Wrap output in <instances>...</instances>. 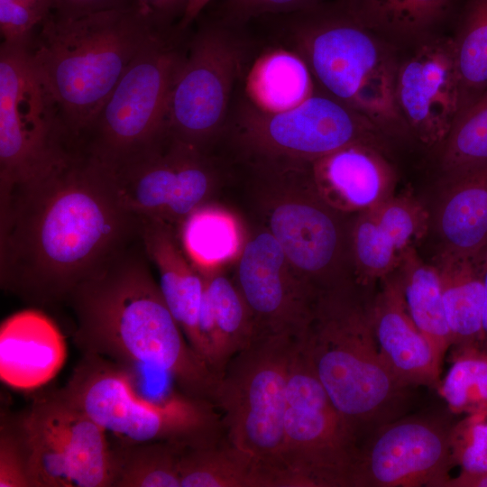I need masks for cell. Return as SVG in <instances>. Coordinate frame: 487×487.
<instances>
[{
	"label": "cell",
	"mask_w": 487,
	"mask_h": 487,
	"mask_svg": "<svg viewBox=\"0 0 487 487\" xmlns=\"http://www.w3.org/2000/svg\"><path fill=\"white\" fill-rule=\"evenodd\" d=\"M110 170L74 151L0 195L1 287L35 306L66 302L81 282L142 238Z\"/></svg>",
	"instance_id": "1"
},
{
	"label": "cell",
	"mask_w": 487,
	"mask_h": 487,
	"mask_svg": "<svg viewBox=\"0 0 487 487\" xmlns=\"http://www.w3.org/2000/svg\"><path fill=\"white\" fill-rule=\"evenodd\" d=\"M149 262L141 238L74 289L65 302L74 344L124 368L163 372L183 395L214 404L220 377L187 341Z\"/></svg>",
	"instance_id": "2"
},
{
	"label": "cell",
	"mask_w": 487,
	"mask_h": 487,
	"mask_svg": "<svg viewBox=\"0 0 487 487\" xmlns=\"http://www.w3.org/2000/svg\"><path fill=\"white\" fill-rule=\"evenodd\" d=\"M265 21L260 39L296 52L325 93L349 106L388 138L410 133L400 113V60L391 42L354 19L335 0Z\"/></svg>",
	"instance_id": "3"
},
{
	"label": "cell",
	"mask_w": 487,
	"mask_h": 487,
	"mask_svg": "<svg viewBox=\"0 0 487 487\" xmlns=\"http://www.w3.org/2000/svg\"><path fill=\"white\" fill-rule=\"evenodd\" d=\"M161 30L136 6L77 18L51 13L41 23L27 48L30 60L77 145L130 64Z\"/></svg>",
	"instance_id": "4"
},
{
	"label": "cell",
	"mask_w": 487,
	"mask_h": 487,
	"mask_svg": "<svg viewBox=\"0 0 487 487\" xmlns=\"http://www.w3.org/2000/svg\"><path fill=\"white\" fill-rule=\"evenodd\" d=\"M357 287L348 282L318 292L300 342L316 376L360 442L401 417L409 387L386 363L372 327V298Z\"/></svg>",
	"instance_id": "5"
},
{
	"label": "cell",
	"mask_w": 487,
	"mask_h": 487,
	"mask_svg": "<svg viewBox=\"0 0 487 487\" xmlns=\"http://www.w3.org/2000/svg\"><path fill=\"white\" fill-rule=\"evenodd\" d=\"M190 32L176 24L152 38L78 137L82 152L115 172L163 136Z\"/></svg>",
	"instance_id": "6"
},
{
	"label": "cell",
	"mask_w": 487,
	"mask_h": 487,
	"mask_svg": "<svg viewBox=\"0 0 487 487\" xmlns=\"http://www.w3.org/2000/svg\"><path fill=\"white\" fill-rule=\"evenodd\" d=\"M130 374L98 355L83 354L61 393L106 433L131 443L185 446L224 433L214 404L179 393L157 401L140 396Z\"/></svg>",
	"instance_id": "7"
},
{
	"label": "cell",
	"mask_w": 487,
	"mask_h": 487,
	"mask_svg": "<svg viewBox=\"0 0 487 487\" xmlns=\"http://www.w3.org/2000/svg\"><path fill=\"white\" fill-rule=\"evenodd\" d=\"M199 17L171 90L166 132L210 152L226 127L255 36L249 25H233L213 14Z\"/></svg>",
	"instance_id": "8"
},
{
	"label": "cell",
	"mask_w": 487,
	"mask_h": 487,
	"mask_svg": "<svg viewBox=\"0 0 487 487\" xmlns=\"http://www.w3.org/2000/svg\"><path fill=\"white\" fill-rule=\"evenodd\" d=\"M298 339L286 334H255L228 363L214 404L232 446L290 476L300 487L283 460L286 389Z\"/></svg>",
	"instance_id": "9"
},
{
	"label": "cell",
	"mask_w": 487,
	"mask_h": 487,
	"mask_svg": "<svg viewBox=\"0 0 487 487\" xmlns=\"http://www.w3.org/2000/svg\"><path fill=\"white\" fill-rule=\"evenodd\" d=\"M223 136L253 164L264 165L308 164L356 142L385 150L389 139L319 87L302 102L280 111L259 110L234 98Z\"/></svg>",
	"instance_id": "10"
},
{
	"label": "cell",
	"mask_w": 487,
	"mask_h": 487,
	"mask_svg": "<svg viewBox=\"0 0 487 487\" xmlns=\"http://www.w3.org/2000/svg\"><path fill=\"white\" fill-rule=\"evenodd\" d=\"M78 146L26 47L0 48V195L69 156Z\"/></svg>",
	"instance_id": "11"
},
{
	"label": "cell",
	"mask_w": 487,
	"mask_h": 487,
	"mask_svg": "<svg viewBox=\"0 0 487 487\" xmlns=\"http://www.w3.org/2000/svg\"><path fill=\"white\" fill-rule=\"evenodd\" d=\"M283 460L300 487H350L359 439L298 339L286 389Z\"/></svg>",
	"instance_id": "12"
},
{
	"label": "cell",
	"mask_w": 487,
	"mask_h": 487,
	"mask_svg": "<svg viewBox=\"0 0 487 487\" xmlns=\"http://www.w3.org/2000/svg\"><path fill=\"white\" fill-rule=\"evenodd\" d=\"M123 207L142 221L178 232L207 199L217 179L210 152L185 144L166 132L150 149L111 172Z\"/></svg>",
	"instance_id": "13"
},
{
	"label": "cell",
	"mask_w": 487,
	"mask_h": 487,
	"mask_svg": "<svg viewBox=\"0 0 487 487\" xmlns=\"http://www.w3.org/2000/svg\"><path fill=\"white\" fill-rule=\"evenodd\" d=\"M451 427L420 417L381 426L360 441L350 487H436L454 464Z\"/></svg>",
	"instance_id": "14"
},
{
	"label": "cell",
	"mask_w": 487,
	"mask_h": 487,
	"mask_svg": "<svg viewBox=\"0 0 487 487\" xmlns=\"http://www.w3.org/2000/svg\"><path fill=\"white\" fill-rule=\"evenodd\" d=\"M235 284L252 314L254 335H304L317 292L297 275L268 230L243 245Z\"/></svg>",
	"instance_id": "15"
},
{
	"label": "cell",
	"mask_w": 487,
	"mask_h": 487,
	"mask_svg": "<svg viewBox=\"0 0 487 487\" xmlns=\"http://www.w3.org/2000/svg\"><path fill=\"white\" fill-rule=\"evenodd\" d=\"M396 99L410 134L428 148H440L461 110L451 37L421 41L400 60Z\"/></svg>",
	"instance_id": "16"
},
{
	"label": "cell",
	"mask_w": 487,
	"mask_h": 487,
	"mask_svg": "<svg viewBox=\"0 0 487 487\" xmlns=\"http://www.w3.org/2000/svg\"><path fill=\"white\" fill-rule=\"evenodd\" d=\"M336 212L314 186L310 194L282 198L269 210L268 231L297 275L317 292L347 283L336 267L343 252Z\"/></svg>",
	"instance_id": "17"
},
{
	"label": "cell",
	"mask_w": 487,
	"mask_h": 487,
	"mask_svg": "<svg viewBox=\"0 0 487 487\" xmlns=\"http://www.w3.org/2000/svg\"><path fill=\"white\" fill-rule=\"evenodd\" d=\"M385 150L365 142L344 146L308 164L319 197L337 212H363L392 195L396 171Z\"/></svg>",
	"instance_id": "18"
},
{
	"label": "cell",
	"mask_w": 487,
	"mask_h": 487,
	"mask_svg": "<svg viewBox=\"0 0 487 487\" xmlns=\"http://www.w3.org/2000/svg\"><path fill=\"white\" fill-rule=\"evenodd\" d=\"M371 317L380 351L399 381L409 388L437 389L442 363L412 320L395 271L372 297Z\"/></svg>",
	"instance_id": "19"
},
{
	"label": "cell",
	"mask_w": 487,
	"mask_h": 487,
	"mask_svg": "<svg viewBox=\"0 0 487 487\" xmlns=\"http://www.w3.org/2000/svg\"><path fill=\"white\" fill-rule=\"evenodd\" d=\"M67 356L55 323L38 309L17 312L0 327V378L18 390H35L52 380Z\"/></svg>",
	"instance_id": "20"
},
{
	"label": "cell",
	"mask_w": 487,
	"mask_h": 487,
	"mask_svg": "<svg viewBox=\"0 0 487 487\" xmlns=\"http://www.w3.org/2000/svg\"><path fill=\"white\" fill-rule=\"evenodd\" d=\"M142 242L159 275L165 302L191 347L203 358L200 315L204 279L183 251L170 226L142 221Z\"/></svg>",
	"instance_id": "21"
},
{
	"label": "cell",
	"mask_w": 487,
	"mask_h": 487,
	"mask_svg": "<svg viewBox=\"0 0 487 487\" xmlns=\"http://www.w3.org/2000/svg\"><path fill=\"white\" fill-rule=\"evenodd\" d=\"M255 45L235 98L262 111H280L302 102L318 88L305 61L294 51L261 41Z\"/></svg>",
	"instance_id": "22"
},
{
	"label": "cell",
	"mask_w": 487,
	"mask_h": 487,
	"mask_svg": "<svg viewBox=\"0 0 487 487\" xmlns=\"http://www.w3.org/2000/svg\"><path fill=\"white\" fill-rule=\"evenodd\" d=\"M55 428L69 458L73 487H112L111 445L106 432L53 389L33 398Z\"/></svg>",
	"instance_id": "23"
},
{
	"label": "cell",
	"mask_w": 487,
	"mask_h": 487,
	"mask_svg": "<svg viewBox=\"0 0 487 487\" xmlns=\"http://www.w3.org/2000/svg\"><path fill=\"white\" fill-rule=\"evenodd\" d=\"M199 272L205 283L199 324L203 358L221 377L230 360L253 340L254 324L235 282L220 268Z\"/></svg>",
	"instance_id": "24"
},
{
	"label": "cell",
	"mask_w": 487,
	"mask_h": 487,
	"mask_svg": "<svg viewBox=\"0 0 487 487\" xmlns=\"http://www.w3.org/2000/svg\"><path fill=\"white\" fill-rule=\"evenodd\" d=\"M446 179L435 217L439 252L474 255L487 246V164Z\"/></svg>",
	"instance_id": "25"
},
{
	"label": "cell",
	"mask_w": 487,
	"mask_h": 487,
	"mask_svg": "<svg viewBox=\"0 0 487 487\" xmlns=\"http://www.w3.org/2000/svg\"><path fill=\"white\" fill-rule=\"evenodd\" d=\"M179 477L180 487H298L293 478L232 446L223 435L183 447Z\"/></svg>",
	"instance_id": "26"
},
{
	"label": "cell",
	"mask_w": 487,
	"mask_h": 487,
	"mask_svg": "<svg viewBox=\"0 0 487 487\" xmlns=\"http://www.w3.org/2000/svg\"><path fill=\"white\" fill-rule=\"evenodd\" d=\"M482 250L474 255L439 252L434 263L440 277L455 349L481 347L484 303Z\"/></svg>",
	"instance_id": "27"
},
{
	"label": "cell",
	"mask_w": 487,
	"mask_h": 487,
	"mask_svg": "<svg viewBox=\"0 0 487 487\" xmlns=\"http://www.w3.org/2000/svg\"><path fill=\"white\" fill-rule=\"evenodd\" d=\"M354 19L390 41L436 36L456 17L459 0H335ZM391 42V41H390Z\"/></svg>",
	"instance_id": "28"
},
{
	"label": "cell",
	"mask_w": 487,
	"mask_h": 487,
	"mask_svg": "<svg viewBox=\"0 0 487 487\" xmlns=\"http://www.w3.org/2000/svg\"><path fill=\"white\" fill-rule=\"evenodd\" d=\"M395 272L412 320L442 363L452 347V338L436 265L425 262L413 248L406 253Z\"/></svg>",
	"instance_id": "29"
},
{
	"label": "cell",
	"mask_w": 487,
	"mask_h": 487,
	"mask_svg": "<svg viewBox=\"0 0 487 487\" xmlns=\"http://www.w3.org/2000/svg\"><path fill=\"white\" fill-rule=\"evenodd\" d=\"M456 17L452 42L461 88V113L487 93V0H464Z\"/></svg>",
	"instance_id": "30"
},
{
	"label": "cell",
	"mask_w": 487,
	"mask_h": 487,
	"mask_svg": "<svg viewBox=\"0 0 487 487\" xmlns=\"http://www.w3.org/2000/svg\"><path fill=\"white\" fill-rule=\"evenodd\" d=\"M185 446L172 442L111 446L112 487H180L179 456Z\"/></svg>",
	"instance_id": "31"
},
{
	"label": "cell",
	"mask_w": 487,
	"mask_h": 487,
	"mask_svg": "<svg viewBox=\"0 0 487 487\" xmlns=\"http://www.w3.org/2000/svg\"><path fill=\"white\" fill-rule=\"evenodd\" d=\"M177 234L183 251L199 271L220 268L243 247L234 217L207 204L194 210Z\"/></svg>",
	"instance_id": "32"
},
{
	"label": "cell",
	"mask_w": 487,
	"mask_h": 487,
	"mask_svg": "<svg viewBox=\"0 0 487 487\" xmlns=\"http://www.w3.org/2000/svg\"><path fill=\"white\" fill-rule=\"evenodd\" d=\"M20 416L28 446L31 487H73L69 458L40 405L33 400Z\"/></svg>",
	"instance_id": "33"
},
{
	"label": "cell",
	"mask_w": 487,
	"mask_h": 487,
	"mask_svg": "<svg viewBox=\"0 0 487 487\" xmlns=\"http://www.w3.org/2000/svg\"><path fill=\"white\" fill-rule=\"evenodd\" d=\"M436 390L454 413H487V352L455 349L452 365Z\"/></svg>",
	"instance_id": "34"
},
{
	"label": "cell",
	"mask_w": 487,
	"mask_h": 487,
	"mask_svg": "<svg viewBox=\"0 0 487 487\" xmlns=\"http://www.w3.org/2000/svg\"><path fill=\"white\" fill-rule=\"evenodd\" d=\"M439 149L446 175L487 164V93L459 114Z\"/></svg>",
	"instance_id": "35"
},
{
	"label": "cell",
	"mask_w": 487,
	"mask_h": 487,
	"mask_svg": "<svg viewBox=\"0 0 487 487\" xmlns=\"http://www.w3.org/2000/svg\"><path fill=\"white\" fill-rule=\"evenodd\" d=\"M355 283L367 288L399 268L403 255L381 231L370 210L361 212L352 230Z\"/></svg>",
	"instance_id": "36"
},
{
	"label": "cell",
	"mask_w": 487,
	"mask_h": 487,
	"mask_svg": "<svg viewBox=\"0 0 487 487\" xmlns=\"http://www.w3.org/2000/svg\"><path fill=\"white\" fill-rule=\"evenodd\" d=\"M369 210L380 228L402 255L416 248L429 228L427 210L409 193L394 194Z\"/></svg>",
	"instance_id": "37"
},
{
	"label": "cell",
	"mask_w": 487,
	"mask_h": 487,
	"mask_svg": "<svg viewBox=\"0 0 487 487\" xmlns=\"http://www.w3.org/2000/svg\"><path fill=\"white\" fill-rule=\"evenodd\" d=\"M28 446L20 413L2 410L0 419V487H31Z\"/></svg>",
	"instance_id": "38"
},
{
	"label": "cell",
	"mask_w": 487,
	"mask_h": 487,
	"mask_svg": "<svg viewBox=\"0 0 487 487\" xmlns=\"http://www.w3.org/2000/svg\"><path fill=\"white\" fill-rule=\"evenodd\" d=\"M451 455L462 471H487V413L466 415L451 427Z\"/></svg>",
	"instance_id": "39"
},
{
	"label": "cell",
	"mask_w": 487,
	"mask_h": 487,
	"mask_svg": "<svg viewBox=\"0 0 487 487\" xmlns=\"http://www.w3.org/2000/svg\"><path fill=\"white\" fill-rule=\"evenodd\" d=\"M328 0H221L213 15L237 26L261 18L289 14L313 8Z\"/></svg>",
	"instance_id": "40"
},
{
	"label": "cell",
	"mask_w": 487,
	"mask_h": 487,
	"mask_svg": "<svg viewBox=\"0 0 487 487\" xmlns=\"http://www.w3.org/2000/svg\"><path fill=\"white\" fill-rule=\"evenodd\" d=\"M48 16L14 0H0L2 42L28 48Z\"/></svg>",
	"instance_id": "41"
},
{
	"label": "cell",
	"mask_w": 487,
	"mask_h": 487,
	"mask_svg": "<svg viewBox=\"0 0 487 487\" xmlns=\"http://www.w3.org/2000/svg\"><path fill=\"white\" fill-rule=\"evenodd\" d=\"M135 6L158 28L176 25L183 15L188 0H133Z\"/></svg>",
	"instance_id": "42"
},
{
	"label": "cell",
	"mask_w": 487,
	"mask_h": 487,
	"mask_svg": "<svg viewBox=\"0 0 487 487\" xmlns=\"http://www.w3.org/2000/svg\"><path fill=\"white\" fill-rule=\"evenodd\" d=\"M132 6H135L133 0H53L52 14L60 18H77Z\"/></svg>",
	"instance_id": "43"
},
{
	"label": "cell",
	"mask_w": 487,
	"mask_h": 487,
	"mask_svg": "<svg viewBox=\"0 0 487 487\" xmlns=\"http://www.w3.org/2000/svg\"><path fill=\"white\" fill-rule=\"evenodd\" d=\"M436 487H487V471H462L455 477L449 475L440 481Z\"/></svg>",
	"instance_id": "44"
},
{
	"label": "cell",
	"mask_w": 487,
	"mask_h": 487,
	"mask_svg": "<svg viewBox=\"0 0 487 487\" xmlns=\"http://www.w3.org/2000/svg\"><path fill=\"white\" fill-rule=\"evenodd\" d=\"M211 1L212 0H188L183 15L177 23L178 27L182 30L191 28L193 23Z\"/></svg>",
	"instance_id": "45"
},
{
	"label": "cell",
	"mask_w": 487,
	"mask_h": 487,
	"mask_svg": "<svg viewBox=\"0 0 487 487\" xmlns=\"http://www.w3.org/2000/svg\"><path fill=\"white\" fill-rule=\"evenodd\" d=\"M483 255V280H484V303L482 314V330L481 348L487 352V246L482 250Z\"/></svg>",
	"instance_id": "46"
},
{
	"label": "cell",
	"mask_w": 487,
	"mask_h": 487,
	"mask_svg": "<svg viewBox=\"0 0 487 487\" xmlns=\"http://www.w3.org/2000/svg\"><path fill=\"white\" fill-rule=\"evenodd\" d=\"M24 5L45 16L50 15L53 10V0H14Z\"/></svg>",
	"instance_id": "47"
}]
</instances>
